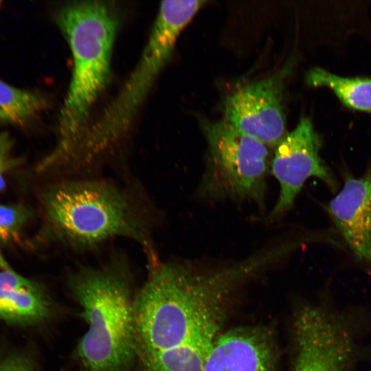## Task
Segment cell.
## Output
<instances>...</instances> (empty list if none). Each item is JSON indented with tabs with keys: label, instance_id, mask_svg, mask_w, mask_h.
Returning <instances> with one entry per match:
<instances>
[{
	"label": "cell",
	"instance_id": "9",
	"mask_svg": "<svg viewBox=\"0 0 371 371\" xmlns=\"http://www.w3.org/2000/svg\"><path fill=\"white\" fill-rule=\"evenodd\" d=\"M293 371H350L356 345L346 322L337 314L307 306L294 322Z\"/></svg>",
	"mask_w": 371,
	"mask_h": 371
},
{
	"label": "cell",
	"instance_id": "2",
	"mask_svg": "<svg viewBox=\"0 0 371 371\" xmlns=\"http://www.w3.org/2000/svg\"><path fill=\"white\" fill-rule=\"evenodd\" d=\"M47 236L74 250H87L117 237L136 242L150 267L158 261L149 217L135 196L106 179L63 177L44 190Z\"/></svg>",
	"mask_w": 371,
	"mask_h": 371
},
{
	"label": "cell",
	"instance_id": "11",
	"mask_svg": "<svg viewBox=\"0 0 371 371\" xmlns=\"http://www.w3.org/2000/svg\"><path fill=\"white\" fill-rule=\"evenodd\" d=\"M273 358L265 330L240 328L217 337L201 371H271Z\"/></svg>",
	"mask_w": 371,
	"mask_h": 371
},
{
	"label": "cell",
	"instance_id": "5",
	"mask_svg": "<svg viewBox=\"0 0 371 371\" xmlns=\"http://www.w3.org/2000/svg\"><path fill=\"white\" fill-rule=\"evenodd\" d=\"M205 1L161 2L141 57L117 95L84 129L63 162L74 175L85 172L125 136L154 81L173 52L177 40Z\"/></svg>",
	"mask_w": 371,
	"mask_h": 371
},
{
	"label": "cell",
	"instance_id": "7",
	"mask_svg": "<svg viewBox=\"0 0 371 371\" xmlns=\"http://www.w3.org/2000/svg\"><path fill=\"white\" fill-rule=\"evenodd\" d=\"M321 143L310 119L302 117L296 127L275 147L271 172L279 183L280 193L267 221H273L292 208L309 178H317L331 191L337 190V180L319 155Z\"/></svg>",
	"mask_w": 371,
	"mask_h": 371
},
{
	"label": "cell",
	"instance_id": "16",
	"mask_svg": "<svg viewBox=\"0 0 371 371\" xmlns=\"http://www.w3.org/2000/svg\"><path fill=\"white\" fill-rule=\"evenodd\" d=\"M12 144L8 133L0 134V192L5 188V175L13 165L11 157Z\"/></svg>",
	"mask_w": 371,
	"mask_h": 371
},
{
	"label": "cell",
	"instance_id": "15",
	"mask_svg": "<svg viewBox=\"0 0 371 371\" xmlns=\"http://www.w3.org/2000/svg\"><path fill=\"white\" fill-rule=\"evenodd\" d=\"M29 216V211L23 206L0 205V244L19 240Z\"/></svg>",
	"mask_w": 371,
	"mask_h": 371
},
{
	"label": "cell",
	"instance_id": "13",
	"mask_svg": "<svg viewBox=\"0 0 371 371\" xmlns=\"http://www.w3.org/2000/svg\"><path fill=\"white\" fill-rule=\"evenodd\" d=\"M306 82L327 87L346 106L371 113V78H345L314 67L307 73Z\"/></svg>",
	"mask_w": 371,
	"mask_h": 371
},
{
	"label": "cell",
	"instance_id": "8",
	"mask_svg": "<svg viewBox=\"0 0 371 371\" xmlns=\"http://www.w3.org/2000/svg\"><path fill=\"white\" fill-rule=\"evenodd\" d=\"M293 60L271 76L243 85L225 100L224 120L241 132L276 147L285 136L283 91Z\"/></svg>",
	"mask_w": 371,
	"mask_h": 371
},
{
	"label": "cell",
	"instance_id": "1",
	"mask_svg": "<svg viewBox=\"0 0 371 371\" xmlns=\"http://www.w3.org/2000/svg\"><path fill=\"white\" fill-rule=\"evenodd\" d=\"M230 293L226 277L214 268L184 261L150 267L133 304L135 353L139 365L223 321Z\"/></svg>",
	"mask_w": 371,
	"mask_h": 371
},
{
	"label": "cell",
	"instance_id": "6",
	"mask_svg": "<svg viewBox=\"0 0 371 371\" xmlns=\"http://www.w3.org/2000/svg\"><path fill=\"white\" fill-rule=\"evenodd\" d=\"M207 155L197 194L210 200L229 199L265 206L272 156L269 147L225 120L204 121Z\"/></svg>",
	"mask_w": 371,
	"mask_h": 371
},
{
	"label": "cell",
	"instance_id": "3",
	"mask_svg": "<svg viewBox=\"0 0 371 371\" xmlns=\"http://www.w3.org/2000/svg\"><path fill=\"white\" fill-rule=\"evenodd\" d=\"M56 21L71 49L73 69L60 112L58 143L44 159L49 167L58 166L74 147L109 82L119 15L111 2L77 1L59 8Z\"/></svg>",
	"mask_w": 371,
	"mask_h": 371
},
{
	"label": "cell",
	"instance_id": "10",
	"mask_svg": "<svg viewBox=\"0 0 371 371\" xmlns=\"http://www.w3.org/2000/svg\"><path fill=\"white\" fill-rule=\"evenodd\" d=\"M327 212L355 257L371 268V166L359 177H346Z\"/></svg>",
	"mask_w": 371,
	"mask_h": 371
},
{
	"label": "cell",
	"instance_id": "18",
	"mask_svg": "<svg viewBox=\"0 0 371 371\" xmlns=\"http://www.w3.org/2000/svg\"><path fill=\"white\" fill-rule=\"evenodd\" d=\"M0 269H3V271H14L12 269V267L10 266L8 262L5 260V259L1 254V251H0Z\"/></svg>",
	"mask_w": 371,
	"mask_h": 371
},
{
	"label": "cell",
	"instance_id": "17",
	"mask_svg": "<svg viewBox=\"0 0 371 371\" xmlns=\"http://www.w3.org/2000/svg\"><path fill=\"white\" fill-rule=\"evenodd\" d=\"M0 371H34L32 363L25 357L11 355L0 361Z\"/></svg>",
	"mask_w": 371,
	"mask_h": 371
},
{
	"label": "cell",
	"instance_id": "4",
	"mask_svg": "<svg viewBox=\"0 0 371 371\" xmlns=\"http://www.w3.org/2000/svg\"><path fill=\"white\" fill-rule=\"evenodd\" d=\"M131 277L119 256L69 276V288L88 326L77 348L83 371H128L135 359Z\"/></svg>",
	"mask_w": 371,
	"mask_h": 371
},
{
	"label": "cell",
	"instance_id": "14",
	"mask_svg": "<svg viewBox=\"0 0 371 371\" xmlns=\"http://www.w3.org/2000/svg\"><path fill=\"white\" fill-rule=\"evenodd\" d=\"M45 106L46 102L41 95L0 80V123L24 125Z\"/></svg>",
	"mask_w": 371,
	"mask_h": 371
},
{
	"label": "cell",
	"instance_id": "12",
	"mask_svg": "<svg viewBox=\"0 0 371 371\" xmlns=\"http://www.w3.org/2000/svg\"><path fill=\"white\" fill-rule=\"evenodd\" d=\"M51 303L41 286L14 271L0 272V319L8 324L31 325L49 315Z\"/></svg>",
	"mask_w": 371,
	"mask_h": 371
}]
</instances>
